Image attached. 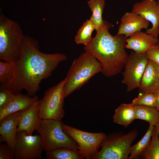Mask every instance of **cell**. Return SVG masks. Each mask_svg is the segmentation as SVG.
Listing matches in <instances>:
<instances>
[{
    "label": "cell",
    "instance_id": "obj_1",
    "mask_svg": "<svg viewBox=\"0 0 159 159\" xmlns=\"http://www.w3.org/2000/svg\"><path fill=\"white\" fill-rule=\"evenodd\" d=\"M67 60L63 54L41 52L38 42L25 35L19 58L13 63V77L3 87L13 94L25 90L28 95L34 96L40 90L41 82L50 76L61 62Z\"/></svg>",
    "mask_w": 159,
    "mask_h": 159
},
{
    "label": "cell",
    "instance_id": "obj_2",
    "mask_svg": "<svg viewBox=\"0 0 159 159\" xmlns=\"http://www.w3.org/2000/svg\"><path fill=\"white\" fill-rule=\"evenodd\" d=\"M111 26L106 21L91 42L84 47L85 51L99 61L102 67L101 72L108 77L121 72L128 56L125 49L126 38L123 35H112L109 31Z\"/></svg>",
    "mask_w": 159,
    "mask_h": 159
},
{
    "label": "cell",
    "instance_id": "obj_3",
    "mask_svg": "<svg viewBox=\"0 0 159 159\" xmlns=\"http://www.w3.org/2000/svg\"><path fill=\"white\" fill-rule=\"evenodd\" d=\"M102 70L97 59L87 52L82 53L73 60L65 78V98L81 88L92 77L101 72Z\"/></svg>",
    "mask_w": 159,
    "mask_h": 159
},
{
    "label": "cell",
    "instance_id": "obj_4",
    "mask_svg": "<svg viewBox=\"0 0 159 159\" xmlns=\"http://www.w3.org/2000/svg\"><path fill=\"white\" fill-rule=\"evenodd\" d=\"M0 13V59L15 62L19 59L25 35L19 24Z\"/></svg>",
    "mask_w": 159,
    "mask_h": 159
},
{
    "label": "cell",
    "instance_id": "obj_5",
    "mask_svg": "<svg viewBox=\"0 0 159 159\" xmlns=\"http://www.w3.org/2000/svg\"><path fill=\"white\" fill-rule=\"evenodd\" d=\"M61 120L43 119L37 131L40 136L44 150L47 151L61 148L79 150L77 143L64 132Z\"/></svg>",
    "mask_w": 159,
    "mask_h": 159
},
{
    "label": "cell",
    "instance_id": "obj_6",
    "mask_svg": "<svg viewBox=\"0 0 159 159\" xmlns=\"http://www.w3.org/2000/svg\"><path fill=\"white\" fill-rule=\"evenodd\" d=\"M137 136L136 130L126 134L115 133L106 136L93 159H128L132 144Z\"/></svg>",
    "mask_w": 159,
    "mask_h": 159
},
{
    "label": "cell",
    "instance_id": "obj_7",
    "mask_svg": "<svg viewBox=\"0 0 159 159\" xmlns=\"http://www.w3.org/2000/svg\"><path fill=\"white\" fill-rule=\"evenodd\" d=\"M65 78L46 90L39 100L40 116L43 119L61 120L64 115V86Z\"/></svg>",
    "mask_w": 159,
    "mask_h": 159
},
{
    "label": "cell",
    "instance_id": "obj_8",
    "mask_svg": "<svg viewBox=\"0 0 159 159\" xmlns=\"http://www.w3.org/2000/svg\"><path fill=\"white\" fill-rule=\"evenodd\" d=\"M63 129L78 144L79 150L86 159H93L106 136L103 132H85L65 124Z\"/></svg>",
    "mask_w": 159,
    "mask_h": 159
},
{
    "label": "cell",
    "instance_id": "obj_9",
    "mask_svg": "<svg viewBox=\"0 0 159 159\" xmlns=\"http://www.w3.org/2000/svg\"><path fill=\"white\" fill-rule=\"evenodd\" d=\"M149 61L145 53L134 51L128 55L122 74V84L127 86V91L130 92L139 88L143 75Z\"/></svg>",
    "mask_w": 159,
    "mask_h": 159
},
{
    "label": "cell",
    "instance_id": "obj_10",
    "mask_svg": "<svg viewBox=\"0 0 159 159\" xmlns=\"http://www.w3.org/2000/svg\"><path fill=\"white\" fill-rule=\"evenodd\" d=\"M43 150L39 135H28L24 131L17 132L14 150V158H41Z\"/></svg>",
    "mask_w": 159,
    "mask_h": 159
},
{
    "label": "cell",
    "instance_id": "obj_11",
    "mask_svg": "<svg viewBox=\"0 0 159 159\" xmlns=\"http://www.w3.org/2000/svg\"><path fill=\"white\" fill-rule=\"evenodd\" d=\"M131 11L140 15L150 22L152 27L145 32L158 38L159 33V1L156 0H142L135 3Z\"/></svg>",
    "mask_w": 159,
    "mask_h": 159
},
{
    "label": "cell",
    "instance_id": "obj_12",
    "mask_svg": "<svg viewBox=\"0 0 159 159\" xmlns=\"http://www.w3.org/2000/svg\"><path fill=\"white\" fill-rule=\"evenodd\" d=\"M39 100L22 111L17 131H24L28 135H32L34 130H38L42 120L40 116Z\"/></svg>",
    "mask_w": 159,
    "mask_h": 159
},
{
    "label": "cell",
    "instance_id": "obj_13",
    "mask_svg": "<svg viewBox=\"0 0 159 159\" xmlns=\"http://www.w3.org/2000/svg\"><path fill=\"white\" fill-rule=\"evenodd\" d=\"M149 22L143 17L131 11L122 17L117 34L124 35L126 39L135 32L147 29Z\"/></svg>",
    "mask_w": 159,
    "mask_h": 159
},
{
    "label": "cell",
    "instance_id": "obj_14",
    "mask_svg": "<svg viewBox=\"0 0 159 159\" xmlns=\"http://www.w3.org/2000/svg\"><path fill=\"white\" fill-rule=\"evenodd\" d=\"M22 111L8 115L0 120V140L6 142L13 150Z\"/></svg>",
    "mask_w": 159,
    "mask_h": 159
},
{
    "label": "cell",
    "instance_id": "obj_15",
    "mask_svg": "<svg viewBox=\"0 0 159 159\" xmlns=\"http://www.w3.org/2000/svg\"><path fill=\"white\" fill-rule=\"evenodd\" d=\"M125 48L137 53H145L159 44L158 38L141 31L137 32L126 39Z\"/></svg>",
    "mask_w": 159,
    "mask_h": 159
},
{
    "label": "cell",
    "instance_id": "obj_16",
    "mask_svg": "<svg viewBox=\"0 0 159 159\" xmlns=\"http://www.w3.org/2000/svg\"><path fill=\"white\" fill-rule=\"evenodd\" d=\"M38 100V97L36 95L31 97L20 92L14 94L10 103L0 109V120L8 115L26 109Z\"/></svg>",
    "mask_w": 159,
    "mask_h": 159
},
{
    "label": "cell",
    "instance_id": "obj_17",
    "mask_svg": "<svg viewBox=\"0 0 159 159\" xmlns=\"http://www.w3.org/2000/svg\"><path fill=\"white\" fill-rule=\"evenodd\" d=\"M159 67L149 60L139 88L141 92H154L159 89Z\"/></svg>",
    "mask_w": 159,
    "mask_h": 159
},
{
    "label": "cell",
    "instance_id": "obj_18",
    "mask_svg": "<svg viewBox=\"0 0 159 159\" xmlns=\"http://www.w3.org/2000/svg\"><path fill=\"white\" fill-rule=\"evenodd\" d=\"M113 122L126 127L136 119L134 106L131 103L120 105L115 111Z\"/></svg>",
    "mask_w": 159,
    "mask_h": 159
},
{
    "label": "cell",
    "instance_id": "obj_19",
    "mask_svg": "<svg viewBox=\"0 0 159 159\" xmlns=\"http://www.w3.org/2000/svg\"><path fill=\"white\" fill-rule=\"evenodd\" d=\"M87 3L92 13L90 19L94 23L97 32L104 26L106 22L103 19L102 17L105 1V0H89Z\"/></svg>",
    "mask_w": 159,
    "mask_h": 159
},
{
    "label": "cell",
    "instance_id": "obj_20",
    "mask_svg": "<svg viewBox=\"0 0 159 159\" xmlns=\"http://www.w3.org/2000/svg\"><path fill=\"white\" fill-rule=\"evenodd\" d=\"M155 129L154 126L150 125L143 138L133 145H131L128 159H138L143 152L149 146Z\"/></svg>",
    "mask_w": 159,
    "mask_h": 159
},
{
    "label": "cell",
    "instance_id": "obj_21",
    "mask_svg": "<svg viewBox=\"0 0 159 159\" xmlns=\"http://www.w3.org/2000/svg\"><path fill=\"white\" fill-rule=\"evenodd\" d=\"M134 107L136 119L145 120L154 126L159 121V111L155 108L144 105Z\"/></svg>",
    "mask_w": 159,
    "mask_h": 159
},
{
    "label": "cell",
    "instance_id": "obj_22",
    "mask_svg": "<svg viewBox=\"0 0 159 159\" xmlns=\"http://www.w3.org/2000/svg\"><path fill=\"white\" fill-rule=\"evenodd\" d=\"M95 30L94 24L89 19L82 24L75 36L74 41L77 44H83L84 46L88 44L92 41L93 37L92 34Z\"/></svg>",
    "mask_w": 159,
    "mask_h": 159
},
{
    "label": "cell",
    "instance_id": "obj_23",
    "mask_svg": "<svg viewBox=\"0 0 159 159\" xmlns=\"http://www.w3.org/2000/svg\"><path fill=\"white\" fill-rule=\"evenodd\" d=\"M48 159H82L84 157L79 150L59 148L46 151Z\"/></svg>",
    "mask_w": 159,
    "mask_h": 159
},
{
    "label": "cell",
    "instance_id": "obj_24",
    "mask_svg": "<svg viewBox=\"0 0 159 159\" xmlns=\"http://www.w3.org/2000/svg\"><path fill=\"white\" fill-rule=\"evenodd\" d=\"M159 136L155 129L149 146L141 155L142 159H159Z\"/></svg>",
    "mask_w": 159,
    "mask_h": 159
},
{
    "label": "cell",
    "instance_id": "obj_25",
    "mask_svg": "<svg viewBox=\"0 0 159 159\" xmlns=\"http://www.w3.org/2000/svg\"><path fill=\"white\" fill-rule=\"evenodd\" d=\"M14 73L13 62L0 61V87L6 86L11 80Z\"/></svg>",
    "mask_w": 159,
    "mask_h": 159
},
{
    "label": "cell",
    "instance_id": "obj_26",
    "mask_svg": "<svg viewBox=\"0 0 159 159\" xmlns=\"http://www.w3.org/2000/svg\"><path fill=\"white\" fill-rule=\"evenodd\" d=\"M131 103L134 106L144 105L155 108V99L154 92H141Z\"/></svg>",
    "mask_w": 159,
    "mask_h": 159
},
{
    "label": "cell",
    "instance_id": "obj_27",
    "mask_svg": "<svg viewBox=\"0 0 159 159\" xmlns=\"http://www.w3.org/2000/svg\"><path fill=\"white\" fill-rule=\"evenodd\" d=\"M14 94L6 88L0 87V109L5 107L10 103Z\"/></svg>",
    "mask_w": 159,
    "mask_h": 159
},
{
    "label": "cell",
    "instance_id": "obj_28",
    "mask_svg": "<svg viewBox=\"0 0 159 159\" xmlns=\"http://www.w3.org/2000/svg\"><path fill=\"white\" fill-rule=\"evenodd\" d=\"M14 158V151L6 143L0 144V159Z\"/></svg>",
    "mask_w": 159,
    "mask_h": 159
},
{
    "label": "cell",
    "instance_id": "obj_29",
    "mask_svg": "<svg viewBox=\"0 0 159 159\" xmlns=\"http://www.w3.org/2000/svg\"><path fill=\"white\" fill-rule=\"evenodd\" d=\"M145 54L149 60L159 67V47L158 45L156 47L149 49Z\"/></svg>",
    "mask_w": 159,
    "mask_h": 159
},
{
    "label": "cell",
    "instance_id": "obj_30",
    "mask_svg": "<svg viewBox=\"0 0 159 159\" xmlns=\"http://www.w3.org/2000/svg\"><path fill=\"white\" fill-rule=\"evenodd\" d=\"M155 99V108L159 111V89L154 92Z\"/></svg>",
    "mask_w": 159,
    "mask_h": 159
},
{
    "label": "cell",
    "instance_id": "obj_31",
    "mask_svg": "<svg viewBox=\"0 0 159 159\" xmlns=\"http://www.w3.org/2000/svg\"><path fill=\"white\" fill-rule=\"evenodd\" d=\"M155 126V130L159 135V121Z\"/></svg>",
    "mask_w": 159,
    "mask_h": 159
},
{
    "label": "cell",
    "instance_id": "obj_32",
    "mask_svg": "<svg viewBox=\"0 0 159 159\" xmlns=\"http://www.w3.org/2000/svg\"><path fill=\"white\" fill-rule=\"evenodd\" d=\"M158 45L159 47V44H158Z\"/></svg>",
    "mask_w": 159,
    "mask_h": 159
},
{
    "label": "cell",
    "instance_id": "obj_33",
    "mask_svg": "<svg viewBox=\"0 0 159 159\" xmlns=\"http://www.w3.org/2000/svg\"></svg>",
    "mask_w": 159,
    "mask_h": 159
},
{
    "label": "cell",
    "instance_id": "obj_34",
    "mask_svg": "<svg viewBox=\"0 0 159 159\" xmlns=\"http://www.w3.org/2000/svg\"><path fill=\"white\" fill-rule=\"evenodd\" d=\"M157 1H159V0H157Z\"/></svg>",
    "mask_w": 159,
    "mask_h": 159
},
{
    "label": "cell",
    "instance_id": "obj_35",
    "mask_svg": "<svg viewBox=\"0 0 159 159\" xmlns=\"http://www.w3.org/2000/svg\"></svg>",
    "mask_w": 159,
    "mask_h": 159
}]
</instances>
